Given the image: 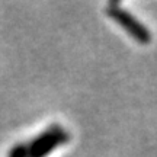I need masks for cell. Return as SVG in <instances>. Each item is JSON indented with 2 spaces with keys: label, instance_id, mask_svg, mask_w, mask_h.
<instances>
[{
  "label": "cell",
  "instance_id": "cell-2",
  "mask_svg": "<svg viewBox=\"0 0 157 157\" xmlns=\"http://www.w3.org/2000/svg\"><path fill=\"white\" fill-rule=\"evenodd\" d=\"M68 132L60 125H52L42 134L35 137L26 146L28 157H47L52 150L68 141Z\"/></svg>",
  "mask_w": 157,
  "mask_h": 157
},
{
  "label": "cell",
  "instance_id": "cell-1",
  "mask_svg": "<svg viewBox=\"0 0 157 157\" xmlns=\"http://www.w3.org/2000/svg\"><path fill=\"white\" fill-rule=\"evenodd\" d=\"M108 15L112 17L113 21L125 29V32L134 38L137 42L140 44H148L151 41V32L146 25H143L134 15H131L127 9H124L121 5L118 3H109L106 7Z\"/></svg>",
  "mask_w": 157,
  "mask_h": 157
}]
</instances>
